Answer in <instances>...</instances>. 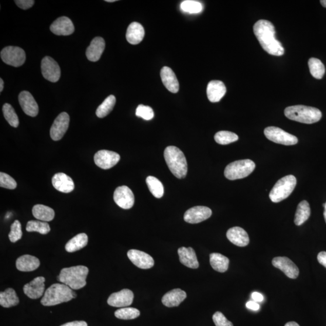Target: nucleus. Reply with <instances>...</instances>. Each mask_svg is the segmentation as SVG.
<instances>
[{
  "label": "nucleus",
  "mask_w": 326,
  "mask_h": 326,
  "mask_svg": "<svg viewBox=\"0 0 326 326\" xmlns=\"http://www.w3.org/2000/svg\"><path fill=\"white\" fill-rule=\"evenodd\" d=\"M253 31L261 46L267 53L277 56L284 54L282 44L276 40L275 28L269 21L259 20L254 25Z\"/></svg>",
  "instance_id": "obj_1"
},
{
  "label": "nucleus",
  "mask_w": 326,
  "mask_h": 326,
  "mask_svg": "<svg viewBox=\"0 0 326 326\" xmlns=\"http://www.w3.org/2000/svg\"><path fill=\"white\" fill-rule=\"evenodd\" d=\"M76 296L75 292L66 284L54 283L46 290L41 303L45 306H55L69 301Z\"/></svg>",
  "instance_id": "obj_2"
},
{
  "label": "nucleus",
  "mask_w": 326,
  "mask_h": 326,
  "mask_svg": "<svg viewBox=\"0 0 326 326\" xmlns=\"http://www.w3.org/2000/svg\"><path fill=\"white\" fill-rule=\"evenodd\" d=\"M164 159L168 167L175 177L184 178L187 174V163L184 154L176 146H168L164 150Z\"/></svg>",
  "instance_id": "obj_3"
},
{
  "label": "nucleus",
  "mask_w": 326,
  "mask_h": 326,
  "mask_svg": "<svg viewBox=\"0 0 326 326\" xmlns=\"http://www.w3.org/2000/svg\"><path fill=\"white\" fill-rule=\"evenodd\" d=\"M88 273V267L85 266L79 265L65 267L61 270L57 279L60 282L66 284L72 290H78L87 284L86 279Z\"/></svg>",
  "instance_id": "obj_4"
},
{
  "label": "nucleus",
  "mask_w": 326,
  "mask_h": 326,
  "mask_svg": "<svg viewBox=\"0 0 326 326\" xmlns=\"http://www.w3.org/2000/svg\"><path fill=\"white\" fill-rule=\"evenodd\" d=\"M284 115L292 121L305 124H312L320 121L322 113L316 108L304 105H294L284 109Z\"/></svg>",
  "instance_id": "obj_5"
},
{
  "label": "nucleus",
  "mask_w": 326,
  "mask_h": 326,
  "mask_svg": "<svg viewBox=\"0 0 326 326\" xmlns=\"http://www.w3.org/2000/svg\"><path fill=\"white\" fill-rule=\"evenodd\" d=\"M297 184L296 178L287 176L278 181L270 193L271 201L277 203L285 200L292 194Z\"/></svg>",
  "instance_id": "obj_6"
},
{
  "label": "nucleus",
  "mask_w": 326,
  "mask_h": 326,
  "mask_svg": "<svg viewBox=\"0 0 326 326\" xmlns=\"http://www.w3.org/2000/svg\"><path fill=\"white\" fill-rule=\"evenodd\" d=\"M255 167V163L251 160L236 161L225 167V177L229 180L242 179L250 176Z\"/></svg>",
  "instance_id": "obj_7"
},
{
  "label": "nucleus",
  "mask_w": 326,
  "mask_h": 326,
  "mask_svg": "<svg viewBox=\"0 0 326 326\" xmlns=\"http://www.w3.org/2000/svg\"><path fill=\"white\" fill-rule=\"evenodd\" d=\"M264 135L272 142L281 145L291 146L296 145L298 139L296 136L287 133L277 127H267L264 130Z\"/></svg>",
  "instance_id": "obj_8"
},
{
  "label": "nucleus",
  "mask_w": 326,
  "mask_h": 326,
  "mask_svg": "<svg viewBox=\"0 0 326 326\" xmlns=\"http://www.w3.org/2000/svg\"><path fill=\"white\" fill-rule=\"evenodd\" d=\"M0 54L5 63L15 67L22 66L25 64L26 59L25 51L18 47H6Z\"/></svg>",
  "instance_id": "obj_9"
},
{
  "label": "nucleus",
  "mask_w": 326,
  "mask_h": 326,
  "mask_svg": "<svg viewBox=\"0 0 326 326\" xmlns=\"http://www.w3.org/2000/svg\"><path fill=\"white\" fill-rule=\"evenodd\" d=\"M121 160L119 154L112 151L101 150L98 151L94 157V163L103 169H109L114 167Z\"/></svg>",
  "instance_id": "obj_10"
},
{
  "label": "nucleus",
  "mask_w": 326,
  "mask_h": 326,
  "mask_svg": "<svg viewBox=\"0 0 326 326\" xmlns=\"http://www.w3.org/2000/svg\"><path fill=\"white\" fill-rule=\"evenodd\" d=\"M41 71L44 78L51 82H56L61 77V68L52 57L46 56L41 62Z\"/></svg>",
  "instance_id": "obj_11"
},
{
  "label": "nucleus",
  "mask_w": 326,
  "mask_h": 326,
  "mask_svg": "<svg viewBox=\"0 0 326 326\" xmlns=\"http://www.w3.org/2000/svg\"><path fill=\"white\" fill-rule=\"evenodd\" d=\"M70 117L67 112H62L57 117L50 128V137L54 141L63 138L69 126Z\"/></svg>",
  "instance_id": "obj_12"
},
{
  "label": "nucleus",
  "mask_w": 326,
  "mask_h": 326,
  "mask_svg": "<svg viewBox=\"0 0 326 326\" xmlns=\"http://www.w3.org/2000/svg\"><path fill=\"white\" fill-rule=\"evenodd\" d=\"M212 215V211L210 208L204 207V206H196L188 209L185 213L184 219L189 224H198L207 220L210 218Z\"/></svg>",
  "instance_id": "obj_13"
},
{
  "label": "nucleus",
  "mask_w": 326,
  "mask_h": 326,
  "mask_svg": "<svg viewBox=\"0 0 326 326\" xmlns=\"http://www.w3.org/2000/svg\"><path fill=\"white\" fill-rule=\"evenodd\" d=\"M114 200L120 207L127 210L131 208L135 204V195L128 187L120 186L114 191Z\"/></svg>",
  "instance_id": "obj_14"
},
{
  "label": "nucleus",
  "mask_w": 326,
  "mask_h": 326,
  "mask_svg": "<svg viewBox=\"0 0 326 326\" xmlns=\"http://www.w3.org/2000/svg\"><path fill=\"white\" fill-rule=\"evenodd\" d=\"M273 265L279 269L290 278V279H297L299 275V270L292 260L286 257H277L272 261Z\"/></svg>",
  "instance_id": "obj_15"
},
{
  "label": "nucleus",
  "mask_w": 326,
  "mask_h": 326,
  "mask_svg": "<svg viewBox=\"0 0 326 326\" xmlns=\"http://www.w3.org/2000/svg\"><path fill=\"white\" fill-rule=\"evenodd\" d=\"M132 291L124 289L118 293H113L108 298L109 306L117 308H126L131 305L133 300Z\"/></svg>",
  "instance_id": "obj_16"
},
{
  "label": "nucleus",
  "mask_w": 326,
  "mask_h": 326,
  "mask_svg": "<svg viewBox=\"0 0 326 326\" xmlns=\"http://www.w3.org/2000/svg\"><path fill=\"white\" fill-rule=\"evenodd\" d=\"M128 258L140 269H150L154 265V260L148 254L137 250L128 251Z\"/></svg>",
  "instance_id": "obj_17"
},
{
  "label": "nucleus",
  "mask_w": 326,
  "mask_h": 326,
  "mask_svg": "<svg viewBox=\"0 0 326 326\" xmlns=\"http://www.w3.org/2000/svg\"><path fill=\"white\" fill-rule=\"evenodd\" d=\"M18 100L21 107L26 114L31 117H36L39 114V105L29 91H23L20 92Z\"/></svg>",
  "instance_id": "obj_18"
},
{
  "label": "nucleus",
  "mask_w": 326,
  "mask_h": 326,
  "mask_svg": "<svg viewBox=\"0 0 326 326\" xmlns=\"http://www.w3.org/2000/svg\"><path fill=\"white\" fill-rule=\"evenodd\" d=\"M46 279L44 277H37L23 287L24 293L31 299H37L43 296L45 290Z\"/></svg>",
  "instance_id": "obj_19"
},
{
  "label": "nucleus",
  "mask_w": 326,
  "mask_h": 326,
  "mask_svg": "<svg viewBox=\"0 0 326 326\" xmlns=\"http://www.w3.org/2000/svg\"><path fill=\"white\" fill-rule=\"evenodd\" d=\"M51 32L58 36H68L74 32L73 22L67 16H62L52 23L50 27Z\"/></svg>",
  "instance_id": "obj_20"
},
{
  "label": "nucleus",
  "mask_w": 326,
  "mask_h": 326,
  "mask_svg": "<svg viewBox=\"0 0 326 326\" xmlns=\"http://www.w3.org/2000/svg\"><path fill=\"white\" fill-rule=\"evenodd\" d=\"M105 48V40L101 37H96L92 40L90 46L86 51L87 59L91 62H97L104 53Z\"/></svg>",
  "instance_id": "obj_21"
},
{
  "label": "nucleus",
  "mask_w": 326,
  "mask_h": 326,
  "mask_svg": "<svg viewBox=\"0 0 326 326\" xmlns=\"http://www.w3.org/2000/svg\"><path fill=\"white\" fill-rule=\"evenodd\" d=\"M52 184L58 191L63 193H70L74 189V184L73 180L64 173H57L52 178Z\"/></svg>",
  "instance_id": "obj_22"
},
{
  "label": "nucleus",
  "mask_w": 326,
  "mask_h": 326,
  "mask_svg": "<svg viewBox=\"0 0 326 326\" xmlns=\"http://www.w3.org/2000/svg\"><path fill=\"white\" fill-rule=\"evenodd\" d=\"M160 75L167 90L172 93H177L180 89L179 82L173 70L169 67H164L161 70Z\"/></svg>",
  "instance_id": "obj_23"
},
{
  "label": "nucleus",
  "mask_w": 326,
  "mask_h": 326,
  "mask_svg": "<svg viewBox=\"0 0 326 326\" xmlns=\"http://www.w3.org/2000/svg\"><path fill=\"white\" fill-rule=\"evenodd\" d=\"M226 237L233 244L238 246H246L249 244L250 239L248 233L239 226L229 229Z\"/></svg>",
  "instance_id": "obj_24"
},
{
  "label": "nucleus",
  "mask_w": 326,
  "mask_h": 326,
  "mask_svg": "<svg viewBox=\"0 0 326 326\" xmlns=\"http://www.w3.org/2000/svg\"><path fill=\"white\" fill-rule=\"evenodd\" d=\"M226 92L225 85L220 81H212L209 82L207 88L208 100L216 103L220 101Z\"/></svg>",
  "instance_id": "obj_25"
},
{
  "label": "nucleus",
  "mask_w": 326,
  "mask_h": 326,
  "mask_svg": "<svg viewBox=\"0 0 326 326\" xmlns=\"http://www.w3.org/2000/svg\"><path fill=\"white\" fill-rule=\"evenodd\" d=\"M180 262L190 269H197L199 262L195 250L191 247H181L178 250Z\"/></svg>",
  "instance_id": "obj_26"
},
{
  "label": "nucleus",
  "mask_w": 326,
  "mask_h": 326,
  "mask_svg": "<svg viewBox=\"0 0 326 326\" xmlns=\"http://www.w3.org/2000/svg\"><path fill=\"white\" fill-rule=\"evenodd\" d=\"M187 297L186 292L180 289H175L168 292L162 298V303L168 308L177 307Z\"/></svg>",
  "instance_id": "obj_27"
},
{
  "label": "nucleus",
  "mask_w": 326,
  "mask_h": 326,
  "mask_svg": "<svg viewBox=\"0 0 326 326\" xmlns=\"http://www.w3.org/2000/svg\"><path fill=\"white\" fill-rule=\"evenodd\" d=\"M145 29L140 23L133 22L129 26L126 32V40L132 45H137L141 42L145 36Z\"/></svg>",
  "instance_id": "obj_28"
},
{
  "label": "nucleus",
  "mask_w": 326,
  "mask_h": 326,
  "mask_svg": "<svg viewBox=\"0 0 326 326\" xmlns=\"http://www.w3.org/2000/svg\"><path fill=\"white\" fill-rule=\"evenodd\" d=\"M40 261L37 257L31 255H23L17 259L16 267L23 272H30L39 269Z\"/></svg>",
  "instance_id": "obj_29"
},
{
  "label": "nucleus",
  "mask_w": 326,
  "mask_h": 326,
  "mask_svg": "<svg viewBox=\"0 0 326 326\" xmlns=\"http://www.w3.org/2000/svg\"><path fill=\"white\" fill-rule=\"evenodd\" d=\"M32 214L36 219L41 221L49 222L52 221L54 218L53 209L48 206L37 204L32 209Z\"/></svg>",
  "instance_id": "obj_30"
},
{
  "label": "nucleus",
  "mask_w": 326,
  "mask_h": 326,
  "mask_svg": "<svg viewBox=\"0 0 326 326\" xmlns=\"http://www.w3.org/2000/svg\"><path fill=\"white\" fill-rule=\"evenodd\" d=\"M88 236L85 233H80L74 237L65 245V250L68 253H73L78 251L88 244Z\"/></svg>",
  "instance_id": "obj_31"
},
{
  "label": "nucleus",
  "mask_w": 326,
  "mask_h": 326,
  "mask_svg": "<svg viewBox=\"0 0 326 326\" xmlns=\"http://www.w3.org/2000/svg\"><path fill=\"white\" fill-rule=\"evenodd\" d=\"M19 298L14 290L8 288L0 293V305L5 308L15 306L19 304Z\"/></svg>",
  "instance_id": "obj_32"
},
{
  "label": "nucleus",
  "mask_w": 326,
  "mask_h": 326,
  "mask_svg": "<svg viewBox=\"0 0 326 326\" xmlns=\"http://www.w3.org/2000/svg\"><path fill=\"white\" fill-rule=\"evenodd\" d=\"M210 262L213 269L219 273H224L228 269L229 260L227 257L219 253L210 255Z\"/></svg>",
  "instance_id": "obj_33"
},
{
  "label": "nucleus",
  "mask_w": 326,
  "mask_h": 326,
  "mask_svg": "<svg viewBox=\"0 0 326 326\" xmlns=\"http://www.w3.org/2000/svg\"><path fill=\"white\" fill-rule=\"evenodd\" d=\"M311 215L310 204L306 201H303L298 205L294 222L296 225L300 226L306 222Z\"/></svg>",
  "instance_id": "obj_34"
},
{
  "label": "nucleus",
  "mask_w": 326,
  "mask_h": 326,
  "mask_svg": "<svg viewBox=\"0 0 326 326\" xmlns=\"http://www.w3.org/2000/svg\"><path fill=\"white\" fill-rule=\"evenodd\" d=\"M116 99L114 95L108 96L96 110V116L99 118H104L110 113L116 105Z\"/></svg>",
  "instance_id": "obj_35"
},
{
  "label": "nucleus",
  "mask_w": 326,
  "mask_h": 326,
  "mask_svg": "<svg viewBox=\"0 0 326 326\" xmlns=\"http://www.w3.org/2000/svg\"><path fill=\"white\" fill-rule=\"evenodd\" d=\"M309 68L312 76L317 80H321L325 73V67L320 60L311 57L308 61Z\"/></svg>",
  "instance_id": "obj_36"
},
{
  "label": "nucleus",
  "mask_w": 326,
  "mask_h": 326,
  "mask_svg": "<svg viewBox=\"0 0 326 326\" xmlns=\"http://www.w3.org/2000/svg\"><path fill=\"white\" fill-rule=\"evenodd\" d=\"M146 184L151 194H152L154 197L157 198H161L163 197V185L157 178L152 176L147 177Z\"/></svg>",
  "instance_id": "obj_37"
},
{
  "label": "nucleus",
  "mask_w": 326,
  "mask_h": 326,
  "mask_svg": "<svg viewBox=\"0 0 326 326\" xmlns=\"http://www.w3.org/2000/svg\"><path fill=\"white\" fill-rule=\"evenodd\" d=\"M26 231L28 232L40 233L41 235H47L50 232V227L46 222L30 221L27 222Z\"/></svg>",
  "instance_id": "obj_38"
},
{
  "label": "nucleus",
  "mask_w": 326,
  "mask_h": 326,
  "mask_svg": "<svg viewBox=\"0 0 326 326\" xmlns=\"http://www.w3.org/2000/svg\"><path fill=\"white\" fill-rule=\"evenodd\" d=\"M238 139L239 137L236 133L225 131V130L219 131L216 133L215 136L216 142L222 145H228L229 143L236 142Z\"/></svg>",
  "instance_id": "obj_39"
},
{
  "label": "nucleus",
  "mask_w": 326,
  "mask_h": 326,
  "mask_svg": "<svg viewBox=\"0 0 326 326\" xmlns=\"http://www.w3.org/2000/svg\"><path fill=\"white\" fill-rule=\"evenodd\" d=\"M3 112L5 118L13 128H17L19 125V119L15 109L9 104H5L3 106Z\"/></svg>",
  "instance_id": "obj_40"
},
{
  "label": "nucleus",
  "mask_w": 326,
  "mask_h": 326,
  "mask_svg": "<svg viewBox=\"0 0 326 326\" xmlns=\"http://www.w3.org/2000/svg\"><path fill=\"white\" fill-rule=\"evenodd\" d=\"M114 315L116 318L121 320H133L140 316V312L136 308H123L116 311Z\"/></svg>",
  "instance_id": "obj_41"
},
{
  "label": "nucleus",
  "mask_w": 326,
  "mask_h": 326,
  "mask_svg": "<svg viewBox=\"0 0 326 326\" xmlns=\"http://www.w3.org/2000/svg\"><path fill=\"white\" fill-rule=\"evenodd\" d=\"M181 9L188 13H198L203 10L202 3L194 0H186L181 3Z\"/></svg>",
  "instance_id": "obj_42"
},
{
  "label": "nucleus",
  "mask_w": 326,
  "mask_h": 326,
  "mask_svg": "<svg viewBox=\"0 0 326 326\" xmlns=\"http://www.w3.org/2000/svg\"><path fill=\"white\" fill-rule=\"evenodd\" d=\"M23 232L22 225L19 221L16 220L10 227V232L9 234V238L10 242L12 243L16 242L22 238Z\"/></svg>",
  "instance_id": "obj_43"
},
{
  "label": "nucleus",
  "mask_w": 326,
  "mask_h": 326,
  "mask_svg": "<svg viewBox=\"0 0 326 326\" xmlns=\"http://www.w3.org/2000/svg\"><path fill=\"white\" fill-rule=\"evenodd\" d=\"M136 114L139 118L146 120V121H150L152 120L154 117V112L152 108L149 106L140 105L137 108Z\"/></svg>",
  "instance_id": "obj_44"
},
{
  "label": "nucleus",
  "mask_w": 326,
  "mask_h": 326,
  "mask_svg": "<svg viewBox=\"0 0 326 326\" xmlns=\"http://www.w3.org/2000/svg\"><path fill=\"white\" fill-rule=\"evenodd\" d=\"M0 186L8 189L13 190L17 186L16 181L8 174L0 173Z\"/></svg>",
  "instance_id": "obj_45"
},
{
  "label": "nucleus",
  "mask_w": 326,
  "mask_h": 326,
  "mask_svg": "<svg viewBox=\"0 0 326 326\" xmlns=\"http://www.w3.org/2000/svg\"><path fill=\"white\" fill-rule=\"evenodd\" d=\"M213 320L216 326H233L231 321H229L220 312H216L213 316Z\"/></svg>",
  "instance_id": "obj_46"
},
{
  "label": "nucleus",
  "mask_w": 326,
  "mask_h": 326,
  "mask_svg": "<svg viewBox=\"0 0 326 326\" xmlns=\"http://www.w3.org/2000/svg\"><path fill=\"white\" fill-rule=\"evenodd\" d=\"M15 2L20 9L23 10L32 8L34 3H35V1H33V0H15Z\"/></svg>",
  "instance_id": "obj_47"
},
{
  "label": "nucleus",
  "mask_w": 326,
  "mask_h": 326,
  "mask_svg": "<svg viewBox=\"0 0 326 326\" xmlns=\"http://www.w3.org/2000/svg\"><path fill=\"white\" fill-rule=\"evenodd\" d=\"M246 306L249 310L257 311L259 310L260 305L255 301H250L247 302Z\"/></svg>",
  "instance_id": "obj_48"
},
{
  "label": "nucleus",
  "mask_w": 326,
  "mask_h": 326,
  "mask_svg": "<svg viewBox=\"0 0 326 326\" xmlns=\"http://www.w3.org/2000/svg\"><path fill=\"white\" fill-rule=\"evenodd\" d=\"M317 259L318 262L326 267V252H322L319 253Z\"/></svg>",
  "instance_id": "obj_49"
},
{
  "label": "nucleus",
  "mask_w": 326,
  "mask_h": 326,
  "mask_svg": "<svg viewBox=\"0 0 326 326\" xmlns=\"http://www.w3.org/2000/svg\"><path fill=\"white\" fill-rule=\"evenodd\" d=\"M61 326H88L87 322L84 321H75L67 322Z\"/></svg>",
  "instance_id": "obj_50"
},
{
  "label": "nucleus",
  "mask_w": 326,
  "mask_h": 326,
  "mask_svg": "<svg viewBox=\"0 0 326 326\" xmlns=\"http://www.w3.org/2000/svg\"><path fill=\"white\" fill-rule=\"evenodd\" d=\"M252 297L254 301L257 302H262L263 300V296L262 294L255 292L252 294Z\"/></svg>",
  "instance_id": "obj_51"
},
{
  "label": "nucleus",
  "mask_w": 326,
  "mask_h": 326,
  "mask_svg": "<svg viewBox=\"0 0 326 326\" xmlns=\"http://www.w3.org/2000/svg\"><path fill=\"white\" fill-rule=\"evenodd\" d=\"M284 326H300L299 324H297L296 322H289L286 324Z\"/></svg>",
  "instance_id": "obj_52"
},
{
  "label": "nucleus",
  "mask_w": 326,
  "mask_h": 326,
  "mask_svg": "<svg viewBox=\"0 0 326 326\" xmlns=\"http://www.w3.org/2000/svg\"><path fill=\"white\" fill-rule=\"evenodd\" d=\"M3 88H4V82L2 79H0V91L2 92L3 90Z\"/></svg>",
  "instance_id": "obj_53"
},
{
  "label": "nucleus",
  "mask_w": 326,
  "mask_h": 326,
  "mask_svg": "<svg viewBox=\"0 0 326 326\" xmlns=\"http://www.w3.org/2000/svg\"><path fill=\"white\" fill-rule=\"evenodd\" d=\"M320 3L321 5L326 8V0H321Z\"/></svg>",
  "instance_id": "obj_54"
},
{
  "label": "nucleus",
  "mask_w": 326,
  "mask_h": 326,
  "mask_svg": "<svg viewBox=\"0 0 326 326\" xmlns=\"http://www.w3.org/2000/svg\"><path fill=\"white\" fill-rule=\"evenodd\" d=\"M324 207V217L325 219V221L326 222V202L324 204H323Z\"/></svg>",
  "instance_id": "obj_55"
},
{
  "label": "nucleus",
  "mask_w": 326,
  "mask_h": 326,
  "mask_svg": "<svg viewBox=\"0 0 326 326\" xmlns=\"http://www.w3.org/2000/svg\"><path fill=\"white\" fill-rule=\"evenodd\" d=\"M106 2L112 3L116 2V0H106Z\"/></svg>",
  "instance_id": "obj_56"
}]
</instances>
